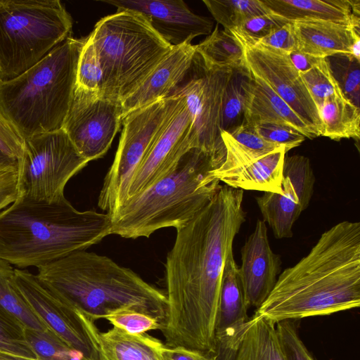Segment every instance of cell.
<instances>
[{
  "instance_id": "cell-3",
  "label": "cell",
  "mask_w": 360,
  "mask_h": 360,
  "mask_svg": "<svg viewBox=\"0 0 360 360\" xmlns=\"http://www.w3.org/2000/svg\"><path fill=\"white\" fill-rule=\"evenodd\" d=\"M35 275L58 299L94 321L134 310L155 318L162 328L166 323V295L106 256L77 251L38 267Z\"/></svg>"
},
{
  "instance_id": "cell-39",
  "label": "cell",
  "mask_w": 360,
  "mask_h": 360,
  "mask_svg": "<svg viewBox=\"0 0 360 360\" xmlns=\"http://www.w3.org/2000/svg\"><path fill=\"white\" fill-rule=\"evenodd\" d=\"M113 326L129 334H142L151 330H162L153 317L134 310H123L105 318Z\"/></svg>"
},
{
  "instance_id": "cell-2",
  "label": "cell",
  "mask_w": 360,
  "mask_h": 360,
  "mask_svg": "<svg viewBox=\"0 0 360 360\" xmlns=\"http://www.w3.org/2000/svg\"><path fill=\"white\" fill-rule=\"evenodd\" d=\"M360 305V223L341 221L278 276L255 311L272 323L330 315Z\"/></svg>"
},
{
  "instance_id": "cell-13",
  "label": "cell",
  "mask_w": 360,
  "mask_h": 360,
  "mask_svg": "<svg viewBox=\"0 0 360 360\" xmlns=\"http://www.w3.org/2000/svg\"><path fill=\"white\" fill-rule=\"evenodd\" d=\"M122 121L120 102L75 86L63 129L80 155L90 162L106 153Z\"/></svg>"
},
{
  "instance_id": "cell-30",
  "label": "cell",
  "mask_w": 360,
  "mask_h": 360,
  "mask_svg": "<svg viewBox=\"0 0 360 360\" xmlns=\"http://www.w3.org/2000/svg\"><path fill=\"white\" fill-rule=\"evenodd\" d=\"M202 2L217 21L231 31L245 20L271 12L262 0H203Z\"/></svg>"
},
{
  "instance_id": "cell-42",
  "label": "cell",
  "mask_w": 360,
  "mask_h": 360,
  "mask_svg": "<svg viewBox=\"0 0 360 360\" xmlns=\"http://www.w3.org/2000/svg\"><path fill=\"white\" fill-rule=\"evenodd\" d=\"M24 139L15 131L0 110V153L8 158L20 160Z\"/></svg>"
},
{
  "instance_id": "cell-44",
  "label": "cell",
  "mask_w": 360,
  "mask_h": 360,
  "mask_svg": "<svg viewBox=\"0 0 360 360\" xmlns=\"http://www.w3.org/2000/svg\"><path fill=\"white\" fill-rule=\"evenodd\" d=\"M264 46L283 51L288 53L297 51V40L293 31L292 22L274 30L257 43Z\"/></svg>"
},
{
  "instance_id": "cell-46",
  "label": "cell",
  "mask_w": 360,
  "mask_h": 360,
  "mask_svg": "<svg viewBox=\"0 0 360 360\" xmlns=\"http://www.w3.org/2000/svg\"><path fill=\"white\" fill-rule=\"evenodd\" d=\"M289 57L292 65L300 74L311 70L321 59L299 51L290 53Z\"/></svg>"
},
{
  "instance_id": "cell-27",
  "label": "cell",
  "mask_w": 360,
  "mask_h": 360,
  "mask_svg": "<svg viewBox=\"0 0 360 360\" xmlns=\"http://www.w3.org/2000/svg\"><path fill=\"white\" fill-rule=\"evenodd\" d=\"M235 360H287L276 324L255 312Z\"/></svg>"
},
{
  "instance_id": "cell-23",
  "label": "cell",
  "mask_w": 360,
  "mask_h": 360,
  "mask_svg": "<svg viewBox=\"0 0 360 360\" xmlns=\"http://www.w3.org/2000/svg\"><path fill=\"white\" fill-rule=\"evenodd\" d=\"M297 51L324 58L352 53L359 27L322 20L292 22Z\"/></svg>"
},
{
  "instance_id": "cell-21",
  "label": "cell",
  "mask_w": 360,
  "mask_h": 360,
  "mask_svg": "<svg viewBox=\"0 0 360 360\" xmlns=\"http://www.w3.org/2000/svg\"><path fill=\"white\" fill-rule=\"evenodd\" d=\"M78 314L95 347L98 360H162L165 345L159 340L146 333L129 334L115 326L101 332L94 321Z\"/></svg>"
},
{
  "instance_id": "cell-14",
  "label": "cell",
  "mask_w": 360,
  "mask_h": 360,
  "mask_svg": "<svg viewBox=\"0 0 360 360\" xmlns=\"http://www.w3.org/2000/svg\"><path fill=\"white\" fill-rule=\"evenodd\" d=\"M225 156L214 169L212 176L233 188L282 193L283 166L287 153L285 146L269 152L257 153L238 143L231 136L221 131Z\"/></svg>"
},
{
  "instance_id": "cell-38",
  "label": "cell",
  "mask_w": 360,
  "mask_h": 360,
  "mask_svg": "<svg viewBox=\"0 0 360 360\" xmlns=\"http://www.w3.org/2000/svg\"><path fill=\"white\" fill-rule=\"evenodd\" d=\"M20 195V165L18 160L0 161V212Z\"/></svg>"
},
{
  "instance_id": "cell-36",
  "label": "cell",
  "mask_w": 360,
  "mask_h": 360,
  "mask_svg": "<svg viewBox=\"0 0 360 360\" xmlns=\"http://www.w3.org/2000/svg\"><path fill=\"white\" fill-rule=\"evenodd\" d=\"M300 75L316 108L341 89L332 73L327 58H321L311 70Z\"/></svg>"
},
{
  "instance_id": "cell-19",
  "label": "cell",
  "mask_w": 360,
  "mask_h": 360,
  "mask_svg": "<svg viewBox=\"0 0 360 360\" xmlns=\"http://www.w3.org/2000/svg\"><path fill=\"white\" fill-rule=\"evenodd\" d=\"M241 261L239 271L247 304L257 309L274 288L282 263L270 247L263 220L257 219L253 232L241 248Z\"/></svg>"
},
{
  "instance_id": "cell-7",
  "label": "cell",
  "mask_w": 360,
  "mask_h": 360,
  "mask_svg": "<svg viewBox=\"0 0 360 360\" xmlns=\"http://www.w3.org/2000/svg\"><path fill=\"white\" fill-rule=\"evenodd\" d=\"M103 73V96L122 102L173 48L142 14L117 11L89 34Z\"/></svg>"
},
{
  "instance_id": "cell-40",
  "label": "cell",
  "mask_w": 360,
  "mask_h": 360,
  "mask_svg": "<svg viewBox=\"0 0 360 360\" xmlns=\"http://www.w3.org/2000/svg\"><path fill=\"white\" fill-rule=\"evenodd\" d=\"M276 328L287 360H315L300 338L292 321H282Z\"/></svg>"
},
{
  "instance_id": "cell-20",
  "label": "cell",
  "mask_w": 360,
  "mask_h": 360,
  "mask_svg": "<svg viewBox=\"0 0 360 360\" xmlns=\"http://www.w3.org/2000/svg\"><path fill=\"white\" fill-rule=\"evenodd\" d=\"M196 52V45L174 46L144 81L122 102V119L129 113L171 96L184 80Z\"/></svg>"
},
{
  "instance_id": "cell-17",
  "label": "cell",
  "mask_w": 360,
  "mask_h": 360,
  "mask_svg": "<svg viewBox=\"0 0 360 360\" xmlns=\"http://www.w3.org/2000/svg\"><path fill=\"white\" fill-rule=\"evenodd\" d=\"M192 148H196V139L183 96L170 121L135 169L127 189V199L166 176Z\"/></svg>"
},
{
  "instance_id": "cell-29",
  "label": "cell",
  "mask_w": 360,
  "mask_h": 360,
  "mask_svg": "<svg viewBox=\"0 0 360 360\" xmlns=\"http://www.w3.org/2000/svg\"><path fill=\"white\" fill-rule=\"evenodd\" d=\"M13 267L0 260V308L20 321L25 328L44 331L47 326L24 298L13 280Z\"/></svg>"
},
{
  "instance_id": "cell-1",
  "label": "cell",
  "mask_w": 360,
  "mask_h": 360,
  "mask_svg": "<svg viewBox=\"0 0 360 360\" xmlns=\"http://www.w3.org/2000/svg\"><path fill=\"white\" fill-rule=\"evenodd\" d=\"M243 191L220 185L193 219L176 228L165 263L167 347L214 354L224 266L245 221Z\"/></svg>"
},
{
  "instance_id": "cell-37",
  "label": "cell",
  "mask_w": 360,
  "mask_h": 360,
  "mask_svg": "<svg viewBox=\"0 0 360 360\" xmlns=\"http://www.w3.org/2000/svg\"><path fill=\"white\" fill-rule=\"evenodd\" d=\"M288 22V20L270 13L251 18L231 32L236 37L255 44Z\"/></svg>"
},
{
  "instance_id": "cell-11",
  "label": "cell",
  "mask_w": 360,
  "mask_h": 360,
  "mask_svg": "<svg viewBox=\"0 0 360 360\" xmlns=\"http://www.w3.org/2000/svg\"><path fill=\"white\" fill-rule=\"evenodd\" d=\"M234 69L208 65L195 52L190 69L172 95L185 97L199 148L223 162L220 120L225 89Z\"/></svg>"
},
{
  "instance_id": "cell-10",
  "label": "cell",
  "mask_w": 360,
  "mask_h": 360,
  "mask_svg": "<svg viewBox=\"0 0 360 360\" xmlns=\"http://www.w3.org/2000/svg\"><path fill=\"white\" fill-rule=\"evenodd\" d=\"M19 161L20 195L49 203L65 198L69 180L89 162L63 128L25 139Z\"/></svg>"
},
{
  "instance_id": "cell-45",
  "label": "cell",
  "mask_w": 360,
  "mask_h": 360,
  "mask_svg": "<svg viewBox=\"0 0 360 360\" xmlns=\"http://www.w3.org/2000/svg\"><path fill=\"white\" fill-rule=\"evenodd\" d=\"M162 360H215L214 354L183 347H167L162 349Z\"/></svg>"
},
{
  "instance_id": "cell-24",
  "label": "cell",
  "mask_w": 360,
  "mask_h": 360,
  "mask_svg": "<svg viewBox=\"0 0 360 360\" xmlns=\"http://www.w3.org/2000/svg\"><path fill=\"white\" fill-rule=\"evenodd\" d=\"M288 22L322 20L359 27V0H262Z\"/></svg>"
},
{
  "instance_id": "cell-12",
  "label": "cell",
  "mask_w": 360,
  "mask_h": 360,
  "mask_svg": "<svg viewBox=\"0 0 360 360\" xmlns=\"http://www.w3.org/2000/svg\"><path fill=\"white\" fill-rule=\"evenodd\" d=\"M236 37L243 46L245 66L250 75L265 82L316 136H322L323 126L316 105L289 53Z\"/></svg>"
},
{
  "instance_id": "cell-16",
  "label": "cell",
  "mask_w": 360,
  "mask_h": 360,
  "mask_svg": "<svg viewBox=\"0 0 360 360\" xmlns=\"http://www.w3.org/2000/svg\"><path fill=\"white\" fill-rule=\"evenodd\" d=\"M15 285L41 321L86 360H98L91 338L78 312L64 303L35 274L13 269Z\"/></svg>"
},
{
  "instance_id": "cell-18",
  "label": "cell",
  "mask_w": 360,
  "mask_h": 360,
  "mask_svg": "<svg viewBox=\"0 0 360 360\" xmlns=\"http://www.w3.org/2000/svg\"><path fill=\"white\" fill-rule=\"evenodd\" d=\"M117 11L129 10L144 15L154 30L172 46L209 35L213 22L192 12L181 0H102Z\"/></svg>"
},
{
  "instance_id": "cell-47",
  "label": "cell",
  "mask_w": 360,
  "mask_h": 360,
  "mask_svg": "<svg viewBox=\"0 0 360 360\" xmlns=\"http://www.w3.org/2000/svg\"><path fill=\"white\" fill-rule=\"evenodd\" d=\"M9 159L10 158H6L2 153H0V161H4V160H9ZM11 160H13V159H11Z\"/></svg>"
},
{
  "instance_id": "cell-32",
  "label": "cell",
  "mask_w": 360,
  "mask_h": 360,
  "mask_svg": "<svg viewBox=\"0 0 360 360\" xmlns=\"http://www.w3.org/2000/svg\"><path fill=\"white\" fill-rule=\"evenodd\" d=\"M0 360H38L27 340L25 327L1 308Z\"/></svg>"
},
{
  "instance_id": "cell-15",
  "label": "cell",
  "mask_w": 360,
  "mask_h": 360,
  "mask_svg": "<svg viewBox=\"0 0 360 360\" xmlns=\"http://www.w3.org/2000/svg\"><path fill=\"white\" fill-rule=\"evenodd\" d=\"M314 183L315 177L307 157L285 156L282 193L264 192L256 198L263 221L269 224L276 238L292 236L293 224L308 207Z\"/></svg>"
},
{
  "instance_id": "cell-41",
  "label": "cell",
  "mask_w": 360,
  "mask_h": 360,
  "mask_svg": "<svg viewBox=\"0 0 360 360\" xmlns=\"http://www.w3.org/2000/svg\"><path fill=\"white\" fill-rule=\"evenodd\" d=\"M252 126L262 139L272 143L284 146L287 152L300 146L306 139L295 129L284 124L261 122Z\"/></svg>"
},
{
  "instance_id": "cell-6",
  "label": "cell",
  "mask_w": 360,
  "mask_h": 360,
  "mask_svg": "<svg viewBox=\"0 0 360 360\" xmlns=\"http://www.w3.org/2000/svg\"><path fill=\"white\" fill-rule=\"evenodd\" d=\"M84 41L70 36L27 70L0 80V110L24 140L63 128Z\"/></svg>"
},
{
  "instance_id": "cell-35",
  "label": "cell",
  "mask_w": 360,
  "mask_h": 360,
  "mask_svg": "<svg viewBox=\"0 0 360 360\" xmlns=\"http://www.w3.org/2000/svg\"><path fill=\"white\" fill-rule=\"evenodd\" d=\"M75 86L103 95V73L98 58L89 35L85 37L77 68Z\"/></svg>"
},
{
  "instance_id": "cell-9",
  "label": "cell",
  "mask_w": 360,
  "mask_h": 360,
  "mask_svg": "<svg viewBox=\"0 0 360 360\" xmlns=\"http://www.w3.org/2000/svg\"><path fill=\"white\" fill-rule=\"evenodd\" d=\"M182 95H172L127 115L117 152L98 196V207L112 217L127 199L131 178L175 113Z\"/></svg>"
},
{
  "instance_id": "cell-26",
  "label": "cell",
  "mask_w": 360,
  "mask_h": 360,
  "mask_svg": "<svg viewBox=\"0 0 360 360\" xmlns=\"http://www.w3.org/2000/svg\"><path fill=\"white\" fill-rule=\"evenodd\" d=\"M323 131L322 136L340 141L360 138V109L339 90L317 107Z\"/></svg>"
},
{
  "instance_id": "cell-22",
  "label": "cell",
  "mask_w": 360,
  "mask_h": 360,
  "mask_svg": "<svg viewBox=\"0 0 360 360\" xmlns=\"http://www.w3.org/2000/svg\"><path fill=\"white\" fill-rule=\"evenodd\" d=\"M245 95L243 122L255 124L261 122L289 126L305 138L317 137L316 134L265 82L250 73L244 82Z\"/></svg>"
},
{
  "instance_id": "cell-8",
  "label": "cell",
  "mask_w": 360,
  "mask_h": 360,
  "mask_svg": "<svg viewBox=\"0 0 360 360\" xmlns=\"http://www.w3.org/2000/svg\"><path fill=\"white\" fill-rule=\"evenodd\" d=\"M72 28V17L59 0H0V80L39 63Z\"/></svg>"
},
{
  "instance_id": "cell-4",
  "label": "cell",
  "mask_w": 360,
  "mask_h": 360,
  "mask_svg": "<svg viewBox=\"0 0 360 360\" xmlns=\"http://www.w3.org/2000/svg\"><path fill=\"white\" fill-rule=\"evenodd\" d=\"M110 234L107 213L79 211L65 198L49 203L20 195L0 212V260L18 269L38 268Z\"/></svg>"
},
{
  "instance_id": "cell-28",
  "label": "cell",
  "mask_w": 360,
  "mask_h": 360,
  "mask_svg": "<svg viewBox=\"0 0 360 360\" xmlns=\"http://www.w3.org/2000/svg\"><path fill=\"white\" fill-rule=\"evenodd\" d=\"M196 53L208 65L233 69L245 67L243 45L232 32L219 30L218 24L196 45Z\"/></svg>"
},
{
  "instance_id": "cell-31",
  "label": "cell",
  "mask_w": 360,
  "mask_h": 360,
  "mask_svg": "<svg viewBox=\"0 0 360 360\" xmlns=\"http://www.w3.org/2000/svg\"><path fill=\"white\" fill-rule=\"evenodd\" d=\"M250 72L245 67L234 69L223 97L220 131L230 133L244 121V82Z\"/></svg>"
},
{
  "instance_id": "cell-33",
  "label": "cell",
  "mask_w": 360,
  "mask_h": 360,
  "mask_svg": "<svg viewBox=\"0 0 360 360\" xmlns=\"http://www.w3.org/2000/svg\"><path fill=\"white\" fill-rule=\"evenodd\" d=\"M26 338L38 360H86L51 329L25 328Z\"/></svg>"
},
{
  "instance_id": "cell-5",
  "label": "cell",
  "mask_w": 360,
  "mask_h": 360,
  "mask_svg": "<svg viewBox=\"0 0 360 360\" xmlns=\"http://www.w3.org/2000/svg\"><path fill=\"white\" fill-rule=\"evenodd\" d=\"M222 162L192 148L163 178L127 199L110 217L111 234L125 238L149 237L193 219L212 200L220 184L212 171Z\"/></svg>"
},
{
  "instance_id": "cell-43",
  "label": "cell",
  "mask_w": 360,
  "mask_h": 360,
  "mask_svg": "<svg viewBox=\"0 0 360 360\" xmlns=\"http://www.w3.org/2000/svg\"><path fill=\"white\" fill-rule=\"evenodd\" d=\"M229 134L245 148L257 153H269L283 146L266 141L256 132L252 125L245 122Z\"/></svg>"
},
{
  "instance_id": "cell-25",
  "label": "cell",
  "mask_w": 360,
  "mask_h": 360,
  "mask_svg": "<svg viewBox=\"0 0 360 360\" xmlns=\"http://www.w3.org/2000/svg\"><path fill=\"white\" fill-rule=\"evenodd\" d=\"M248 308L239 267L231 251L223 270L215 337L233 334L246 328L250 319L248 316Z\"/></svg>"
},
{
  "instance_id": "cell-34",
  "label": "cell",
  "mask_w": 360,
  "mask_h": 360,
  "mask_svg": "<svg viewBox=\"0 0 360 360\" xmlns=\"http://www.w3.org/2000/svg\"><path fill=\"white\" fill-rule=\"evenodd\" d=\"M332 73L345 96L359 108L360 62L349 54L327 58Z\"/></svg>"
}]
</instances>
